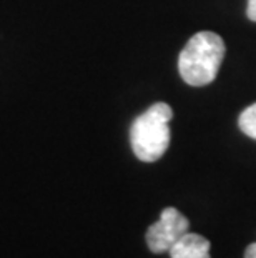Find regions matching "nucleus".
Returning <instances> with one entry per match:
<instances>
[{
  "label": "nucleus",
  "mask_w": 256,
  "mask_h": 258,
  "mask_svg": "<svg viewBox=\"0 0 256 258\" xmlns=\"http://www.w3.org/2000/svg\"><path fill=\"white\" fill-rule=\"evenodd\" d=\"M172 258H211L210 241L197 233L187 232L170 248Z\"/></svg>",
  "instance_id": "nucleus-4"
},
{
  "label": "nucleus",
  "mask_w": 256,
  "mask_h": 258,
  "mask_svg": "<svg viewBox=\"0 0 256 258\" xmlns=\"http://www.w3.org/2000/svg\"><path fill=\"white\" fill-rule=\"evenodd\" d=\"M246 15L251 22H256V0H248Z\"/></svg>",
  "instance_id": "nucleus-6"
},
{
  "label": "nucleus",
  "mask_w": 256,
  "mask_h": 258,
  "mask_svg": "<svg viewBox=\"0 0 256 258\" xmlns=\"http://www.w3.org/2000/svg\"><path fill=\"white\" fill-rule=\"evenodd\" d=\"M172 118V107L165 102H158L133 120L130 128V144L138 160L156 162L165 155L172 139L168 127Z\"/></svg>",
  "instance_id": "nucleus-2"
},
{
  "label": "nucleus",
  "mask_w": 256,
  "mask_h": 258,
  "mask_svg": "<svg viewBox=\"0 0 256 258\" xmlns=\"http://www.w3.org/2000/svg\"><path fill=\"white\" fill-rule=\"evenodd\" d=\"M190 222L177 208L168 207L160 213V220L146 232V245L153 253L170 251V248L188 232Z\"/></svg>",
  "instance_id": "nucleus-3"
},
{
  "label": "nucleus",
  "mask_w": 256,
  "mask_h": 258,
  "mask_svg": "<svg viewBox=\"0 0 256 258\" xmlns=\"http://www.w3.org/2000/svg\"><path fill=\"white\" fill-rule=\"evenodd\" d=\"M238 125L244 135L251 137V139L256 140V103H251V105L246 107L241 112Z\"/></svg>",
  "instance_id": "nucleus-5"
},
{
  "label": "nucleus",
  "mask_w": 256,
  "mask_h": 258,
  "mask_svg": "<svg viewBox=\"0 0 256 258\" xmlns=\"http://www.w3.org/2000/svg\"><path fill=\"white\" fill-rule=\"evenodd\" d=\"M244 258H256V243H251L244 251Z\"/></svg>",
  "instance_id": "nucleus-7"
},
{
  "label": "nucleus",
  "mask_w": 256,
  "mask_h": 258,
  "mask_svg": "<svg viewBox=\"0 0 256 258\" xmlns=\"http://www.w3.org/2000/svg\"><path fill=\"white\" fill-rule=\"evenodd\" d=\"M225 53L226 47L220 35L208 30L198 32L180 52V75L192 87L208 85L216 79Z\"/></svg>",
  "instance_id": "nucleus-1"
}]
</instances>
